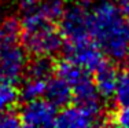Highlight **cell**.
Wrapping results in <instances>:
<instances>
[{
    "label": "cell",
    "mask_w": 129,
    "mask_h": 128,
    "mask_svg": "<svg viewBox=\"0 0 129 128\" xmlns=\"http://www.w3.org/2000/svg\"><path fill=\"white\" fill-rule=\"evenodd\" d=\"M89 36L110 59L129 58V17L115 0H96L89 8Z\"/></svg>",
    "instance_id": "cell-1"
},
{
    "label": "cell",
    "mask_w": 129,
    "mask_h": 128,
    "mask_svg": "<svg viewBox=\"0 0 129 128\" xmlns=\"http://www.w3.org/2000/svg\"><path fill=\"white\" fill-rule=\"evenodd\" d=\"M21 43L35 57H52L63 47V36L55 22L45 18L37 8L23 13L21 19Z\"/></svg>",
    "instance_id": "cell-2"
},
{
    "label": "cell",
    "mask_w": 129,
    "mask_h": 128,
    "mask_svg": "<svg viewBox=\"0 0 129 128\" xmlns=\"http://www.w3.org/2000/svg\"><path fill=\"white\" fill-rule=\"evenodd\" d=\"M58 77L63 79L72 88V100L74 105L88 110L89 113L99 117L102 112V100L93 77L89 72L80 68L78 65L70 62L69 59L59 61L55 63V73Z\"/></svg>",
    "instance_id": "cell-3"
},
{
    "label": "cell",
    "mask_w": 129,
    "mask_h": 128,
    "mask_svg": "<svg viewBox=\"0 0 129 128\" xmlns=\"http://www.w3.org/2000/svg\"><path fill=\"white\" fill-rule=\"evenodd\" d=\"M88 19L89 8L87 7V2L77 0L66 6L59 18V30L63 36V43L91 37Z\"/></svg>",
    "instance_id": "cell-4"
},
{
    "label": "cell",
    "mask_w": 129,
    "mask_h": 128,
    "mask_svg": "<svg viewBox=\"0 0 129 128\" xmlns=\"http://www.w3.org/2000/svg\"><path fill=\"white\" fill-rule=\"evenodd\" d=\"M29 62L27 51L21 40L0 41V73L13 83L23 77Z\"/></svg>",
    "instance_id": "cell-5"
},
{
    "label": "cell",
    "mask_w": 129,
    "mask_h": 128,
    "mask_svg": "<svg viewBox=\"0 0 129 128\" xmlns=\"http://www.w3.org/2000/svg\"><path fill=\"white\" fill-rule=\"evenodd\" d=\"M63 47L66 59L88 70L89 73H93L106 61L102 50L95 44L91 37L74 41H64Z\"/></svg>",
    "instance_id": "cell-6"
},
{
    "label": "cell",
    "mask_w": 129,
    "mask_h": 128,
    "mask_svg": "<svg viewBox=\"0 0 129 128\" xmlns=\"http://www.w3.org/2000/svg\"><path fill=\"white\" fill-rule=\"evenodd\" d=\"M18 114L25 127H51L55 125L56 108L45 98H37L26 100Z\"/></svg>",
    "instance_id": "cell-7"
},
{
    "label": "cell",
    "mask_w": 129,
    "mask_h": 128,
    "mask_svg": "<svg viewBox=\"0 0 129 128\" xmlns=\"http://www.w3.org/2000/svg\"><path fill=\"white\" fill-rule=\"evenodd\" d=\"M98 116L89 113L77 105H67L62 109L60 113H56L55 125L62 128H84L98 124Z\"/></svg>",
    "instance_id": "cell-8"
},
{
    "label": "cell",
    "mask_w": 129,
    "mask_h": 128,
    "mask_svg": "<svg viewBox=\"0 0 129 128\" xmlns=\"http://www.w3.org/2000/svg\"><path fill=\"white\" fill-rule=\"evenodd\" d=\"M43 96L48 102H51L56 109L64 108L72 102V88L63 79L58 77L55 74V76H51L47 80Z\"/></svg>",
    "instance_id": "cell-9"
},
{
    "label": "cell",
    "mask_w": 129,
    "mask_h": 128,
    "mask_svg": "<svg viewBox=\"0 0 129 128\" xmlns=\"http://www.w3.org/2000/svg\"><path fill=\"white\" fill-rule=\"evenodd\" d=\"M117 77H118V72H117L115 66L109 61H104L93 72V83L103 99L113 98Z\"/></svg>",
    "instance_id": "cell-10"
},
{
    "label": "cell",
    "mask_w": 129,
    "mask_h": 128,
    "mask_svg": "<svg viewBox=\"0 0 129 128\" xmlns=\"http://www.w3.org/2000/svg\"><path fill=\"white\" fill-rule=\"evenodd\" d=\"M25 73L29 77L48 80L55 73V63L51 61V57H36L32 62H27Z\"/></svg>",
    "instance_id": "cell-11"
},
{
    "label": "cell",
    "mask_w": 129,
    "mask_h": 128,
    "mask_svg": "<svg viewBox=\"0 0 129 128\" xmlns=\"http://www.w3.org/2000/svg\"><path fill=\"white\" fill-rule=\"evenodd\" d=\"M14 84L15 83L8 80L0 73V112L13 109L19 99L18 88Z\"/></svg>",
    "instance_id": "cell-12"
},
{
    "label": "cell",
    "mask_w": 129,
    "mask_h": 128,
    "mask_svg": "<svg viewBox=\"0 0 129 128\" xmlns=\"http://www.w3.org/2000/svg\"><path fill=\"white\" fill-rule=\"evenodd\" d=\"M45 83H47V80H41V79L26 76L22 85H21V88L18 90L19 98L22 100H25V102L26 100L43 98L44 90H45Z\"/></svg>",
    "instance_id": "cell-13"
},
{
    "label": "cell",
    "mask_w": 129,
    "mask_h": 128,
    "mask_svg": "<svg viewBox=\"0 0 129 128\" xmlns=\"http://www.w3.org/2000/svg\"><path fill=\"white\" fill-rule=\"evenodd\" d=\"M113 98L118 106H129V69L118 73Z\"/></svg>",
    "instance_id": "cell-14"
},
{
    "label": "cell",
    "mask_w": 129,
    "mask_h": 128,
    "mask_svg": "<svg viewBox=\"0 0 129 128\" xmlns=\"http://www.w3.org/2000/svg\"><path fill=\"white\" fill-rule=\"evenodd\" d=\"M64 7H66L64 0H40L39 6L36 8L45 18H48L52 22H56L62 17Z\"/></svg>",
    "instance_id": "cell-15"
},
{
    "label": "cell",
    "mask_w": 129,
    "mask_h": 128,
    "mask_svg": "<svg viewBox=\"0 0 129 128\" xmlns=\"http://www.w3.org/2000/svg\"><path fill=\"white\" fill-rule=\"evenodd\" d=\"M21 40V22L14 17H8L0 22V41Z\"/></svg>",
    "instance_id": "cell-16"
},
{
    "label": "cell",
    "mask_w": 129,
    "mask_h": 128,
    "mask_svg": "<svg viewBox=\"0 0 129 128\" xmlns=\"http://www.w3.org/2000/svg\"><path fill=\"white\" fill-rule=\"evenodd\" d=\"M21 125L22 123L18 113L13 112L11 109L0 112V128H17Z\"/></svg>",
    "instance_id": "cell-17"
},
{
    "label": "cell",
    "mask_w": 129,
    "mask_h": 128,
    "mask_svg": "<svg viewBox=\"0 0 129 128\" xmlns=\"http://www.w3.org/2000/svg\"><path fill=\"white\" fill-rule=\"evenodd\" d=\"M111 123L118 127L129 128V106H119V109L113 114Z\"/></svg>",
    "instance_id": "cell-18"
},
{
    "label": "cell",
    "mask_w": 129,
    "mask_h": 128,
    "mask_svg": "<svg viewBox=\"0 0 129 128\" xmlns=\"http://www.w3.org/2000/svg\"><path fill=\"white\" fill-rule=\"evenodd\" d=\"M39 3H40V0H18V4H19L21 10H22L23 13L36 8L39 6Z\"/></svg>",
    "instance_id": "cell-19"
},
{
    "label": "cell",
    "mask_w": 129,
    "mask_h": 128,
    "mask_svg": "<svg viewBox=\"0 0 129 128\" xmlns=\"http://www.w3.org/2000/svg\"><path fill=\"white\" fill-rule=\"evenodd\" d=\"M115 3L119 6V8H121V10L129 17V0H115Z\"/></svg>",
    "instance_id": "cell-20"
},
{
    "label": "cell",
    "mask_w": 129,
    "mask_h": 128,
    "mask_svg": "<svg viewBox=\"0 0 129 128\" xmlns=\"http://www.w3.org/2000/svg\"><path fill=\"white\" fill-rule=\"evenodd\" d=\"M81 2H88V0H81Z\"/></svg>",
    "instance_id": "cell-21"
}]
</instances>
